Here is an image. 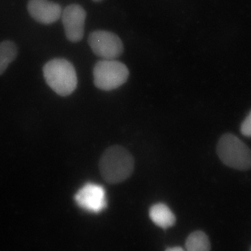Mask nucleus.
Instances as JSON below:
<instances>
[{"label":"nucleus","mask_w":251,"mask_h":251,"mask_svg":"<svg viewBox=\"0 0 251 251\" xmlns=\"http://www.w3.org/2000/svg\"><path fill=\"white\" fill-rule=\"evenodd\" d=\"M134 159L131 153L123 147L115 145L107 149L99 162V171L109 184L123 182L134 171Z\"/></svg>","instance_id":"obj_1"},{"label":"nucleus","mask_w":251,"mask_h":251,"mask_svg":"<svg viewBox=\"0 0 251 251\" xmlns=\"http://www.w3.org/2000/svg\"><path fill=\"white\" fill-rule=\"evenodd\" d=\"M44 75L49 87L62 97L70 95L77 87L76 72L67 59H54L44 67Z\"/></svg>","instance_id":"obj_2"},{"label":"nucleus","mask_w":251,"mask_h":251,"mask_svg":"<svg viewBox=\"0 0 251 251\" xmlns=\"http://www.w3.org/2000/svg\"><path fill=\"white\" fill-rule=\"evenodd\" d=\"M217 153L226 166L239 171L251 168V150L235 135L227 133L220 138Z\"/></svg>","instance_id":"obj_3"},{"label":"nucleus","mask_w":251,"mask_h":251,"mask_svg":"<svg viewBox=\"0 0 251 251\" xmlns=\"http://www.w3.org/2000/svg\"><path fill=\"white\" fill-rule=\"evenodd\" d=\"M94 85L100 90L110 91L126 82L129 72L126 66L115 59H103L96 64L93 71Z\"/></svg>","instance_id":"obj_4"},{"label":"nucleus","mask_w":251,"mask_h":251,"mask_svg":"<svg viewBox=\"0 0 251 251\" xmlns=\"http://www.w3.org/2000/svg\"><path fill=\"white\" fill-rule=\"evenodd\" d=\"M88 42L94 53L103 59H115L123 52L121 39L110 31H94L89 36Z\"/></svg>","instance_id":"obj_5"},{"label":"nucleus","mask_w":251,"mask_h":251,"mask_svg":"<svg viewBox=\"0 0 251 251\" xmlns=\"http://www.w3.org/2000/svg\"><path fill=\"white\" fill-rule=\"evenodd\" d=\"M75 202L84 211L99 214L107 207L106 192L100 185L87 183L75 193Z\"/></svg>","instance_id":"obj_6"},{"label":"nucleus","mask_w":251,"mask_h":251,"mask_svg":"<svg viewBox=\"0 0 251 251\" xmlns=\"http://www.w3.org/2000/svg\"><path fill=\"white\" fill-rule=\"evenodd\" d=\"M87 16L85 10L78 4H71L62 11V20L66 36L69 41L77 43L82 40Z\"/></svg>","instance_id":"obj_7"},{"label":"nucleus","mask_w":251,"mask_h":251,"mask_svg":"<svg viewBox=\"0 0 251 251\" xmlns=\"http://www.w3.org/2000/svg\"><path fill=\"white\" fill-rule=\"evenodd\" d=\"M27 9L36 22L44 25L57 22L62 14L60 5L49 0H29Z\"/></svg>","instance_id":"obj_8"},{"label":"nucleus","mask_w":251,"mask_h":251,"mask_svg":"<svg viewBox=\"0 0 251 251\" xmlns=\"http://www.w3.org/2000/svg\"><path fill=\"white\" fill-rule=\"evenodd\" d=\"M150 217L153 224L163 229L169 228L176 222L174 213L163 203H157L151 206Z\"/></svg>","instance_id":"obj_9"},{"label":"nucleus","mask_w":251,"mask_h":251,"mask_svg":"<svg viewBox=\"0 0 251 251\" xmlns=\"http://www.w3.org/2000/svg\"><path fill=\"white\" fill-rule=\"evenodd\" d=\"M185 251H211L209 237L202 231H195L186 239Z\"/></svg>","instance_id":"obj_10"},{"label":"nucleus","mask_w":251,"mask_h":251,"mask_svg":"<svg viewBox=\"0 0 251 251\" xmlns=\"http://www.w3.org/2000/svg\"><path fill=\"white\" fill-rule=\"evenodd\" d=\"M17 54V46L12 41H5L0 44V75L4 74Z\"/></svg>","instance_id":"obj_11"},{"label":"nucleus","mask_w":251,"mask_h":251,"mask_svg":"<svg viewBox=\"0 0 251 251\" xmlns=\"http://www.w3.org/2000/svg\"><path fill=\"white\" fill-rule=\"evenodd\" d=\"M241 132L244 136L251 137V111L242 122Z\"/></svg>","instance_id":"obj_12"},{"label":"nucleus","mask_w":251,"mask_h":251,"mask_svg":"<svg viewBox=\"0 0 251 251\" xmlns=\"http://www.w3.org/2000/svg\"><path fill=\"white\" fill-rule=\"evenodd\" d=\"M166 251H185V250L181 247H173L166 249Z\"/></svg>","instance_id":"obj_13"},{"label":"nucleus","mask_w":251,"mask_h":251,"mask_svg":"<svg viewBox=\"0 0 251 251\" xmlns=\"http://www.w3.org/2000/svg\"><path fill=\"white\" fill-rule=\"evenodd\" d=\"M94 1H101V0H93Z\"/></svg>","instance_id":"obj_14"},{"label":"nucleus","mask_w":251,"mask_h":251,"mask_svg":"<svg viewBox=\"0 0 251 251\" xmlns=\"http://www.w3.org/2000/svg\"><path fill=\"white\" fill-rule=\"evenodd\" d=\"M250 251H251V247Z\"/></svg>","instance_id":"obj_15"}]
</instances>
